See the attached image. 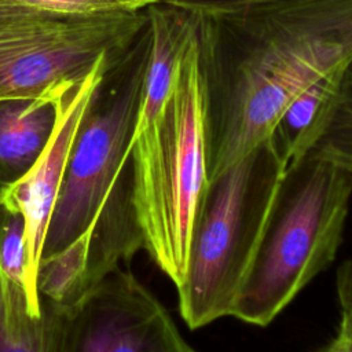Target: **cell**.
I'll return each mask as SVG.
<instances>
[{"label":"cell","instance_id":"cell-1","mask_svg":"<svg viewBox=\"0 0 352 352\" xmlns=\"http://www.w3.org/2000/svg\"><path fill=\"white\" fill-rule=\"evenodd\" d=\"M195 16L210 182L265 144L301 92L352 60V0H265Z\"/></svg>","mask_w":352,"mask_h":352},{"label":"cell","instance_id":"cell-2","mask_svg":"<svg viewBox=\"0 0 352 352\" xmlns=\"http://www.w3.org/2000/svg\"><path fill=\"white\" fill-rule=\"evenodd\" d=\"M129 148L132 198L143 249L177 289L186 279L192 230L209 183L195 28L180 56L164 116L135 131Z\"/></svg>","mask_w":352,"mask_h":352},{"label":"cell","instance_id":"cell-3","mask_svg":"<svg viewBox=\"0 0 352 352\" xmlns=\"http://www.w3.org/2000/svg\"><path fill=\"white\" fill-rule=\"evenodd\" d=\"M286 166L272 138L208 183L195 219L179 312L195 330L231 316L276 206Z\"/></svg>","mask_w":352,"mask_h":352},{"label":"cell","instance_id":"cell-4","mask_svg":"<svg viewBox=\"0 0 352 352\" xmlns=\"http://www.w3.org/2000/svg\"><path fill=\"white\" fill-rule=\"evenodd\" d=\"M351 197L352 176L314 153L286 173L232 318L268 326L334 261Z\"/></svg>","mask_w":352,"mask_h":352},{"label":"cell","instance_id":"cell-5","mask_svg":"<svg viewBox=\"0 0 352 352\" xmlns=\"http://www.w3.org/2000/svg\"><path fill=\"white\" fill-rule=\"evenodd\" d=\"M146 10L60 14L0 0V100H58L103 56L126 59Z\"/></svg>","mask_w":352,"mask_h":352},{"label":"cell","instance_id":"cell-6","mask_svg":"<svg viewBox=\"0 0 352 352\" xmlns=\"http://www.w3.org/2000/svg\"><path fill=\"white\" fill-rule=\"evenodd\" d=\"M146 51L144 32L118 89L106 100L99 99V91L81 118L48 221L40 261L91 231L109 198L132 179L129 146L140 99Z\"/></svg>","mask_w":352,"mask_h":352},{"label":"cell","instance_id":"cell-7","mask_svg":"<svg viewBox=\"0 0 352 352\" xmlns=\"http://www.w3.org/2000/svg\"><path fill=\"white\" fill-rule=\"evenodd\" d=\"M44 304V352H198L164 304L122 268L67 307Z\"/></svg>","mask_w":352,"mask_h":352},{"label":"cell","instance_id":"cell-8","mask_svg":"<svg viewBox=\"0 0 352 352\" xmlns=\"http://www.w3.org/2000/svg\"><path fill=\"white\" fill-rule=\"evenodd\" d=\"M126 59L103 56L80 84L56 102L55 128L43 154L22 179L0 190V201L19 210L26 220L29 265L34 280L45 231L77 128L87 109L102 89L109 73Z\"/></svg>","mask_w":352,"mask_h":352},{"label":"cell","instance_id":"cell-9","mask_svg":"<svg viewBox=\"0 0 352 352\" xmlns=\"http://www.w3.org/2000/svg\"><path fill=\"white\" fill-rule=\"evenodd\" d=\"M58 100H0V190L22 179L43 154L55 128Z\"/></svg>","mask_w":352,"mask_h":352},{"label":"cell","instance_id":"cell-10","mask_svg":"<svg viewBox=\"0 0 352 352\" xmlns=\"http://www.w3.org/2000/svg\"><path fill=\"white\" fill-rule=\"evenodd\" d=\"M41 305L34 315L23 289L0 271V352H44L48 312Z\"/></svg>","mask_w":352,"mask_h":352},{"label":"cell","instance_id":"cell-11","mask_svg":"<svg viewBox=\"0 0 352 352\" xmlns=\"http://www.w3.org/2000/svg\"><path fill=\"white\" fill-rule=\"evenodd\" d=\"M89 231L60 252L40 261L36 289L40 300L58 307L76 302L85 293Z\"/></svg>","mask_w":352,"mask_h":352},{"label":"cell","instance_id":"cell-12","mask_svg":"<svg viewBox=\"0 0 352 352\" xmlns=\"http://www.w3.org/2000/svg\"><path fill=\"white\" fill-rule=\"evenodd\" d=\"M309 153L342 168L352 176V60L340 73Z\"/></svg>","mask_w":352,"mask_h":352},{"label":"cell","instance_id":"cell-13","mask_svg":"<svg viewBox=\"0 0 352 352\" xmlns=\"http://www.w3.org/2000/svg\"><path fill=\"white\" fill-rule=\"evenodd\" d=\"M0 271L6 278L23 289L30 309L41 315L43 305L30 272L26 220L23 214L0 201Z\"/></svg>","mask_w":352,"mask_h":352},{"label":"cell","instance_id":"cell-14","mask_svg":"<svg viewBox=\"0 0 352 352\" xmlns=\"http://www.w3.org/2000/svg\"><path fill=\"white\" fill-rule=\"evenodd\" d=\"M60 14H98L132 10L122 0H8Z\"/></svg>","mask_w":352,"mask_h":352},{"label":"cell","instance_id":"cell-15","mask_svg":"<svg viewBox=\"0 0 352 352\" xmlns=\"http://www.w3.org/2000/svg\"><path fill=\"white\" fill-rule=\"evenodd\" d=\"M265 0H160L158 3L179 8L191 14H205L220 10L235 8L252 3H258Z\"/></svg>","mask_w":352,"mask_h":352},{"label":"cell","instance_id":"cell-16","mask_svg":"<svg viewBox=\"0 0 352 352\" xmlns=\"http://www.w3.org/2000/svg\"><path fill=\"white\" fill-rule=\"evenodd\" d=\"M315 352H352V309H341L336 334Z\"/></svg>","mask_w":352,"mask_h":352},{"label":"cell","instance_id":"cell-17","mask_svg":"<svg viewBox=\"0 0 352 352\" xmlns=\"http://www.w3.org/2000/svg\"><path fill=\"white\" fill-rule=\"evenodd\" d=\"M336 290L341 309H352V258L344 261L338 267Z\"/></svg>","mask_w":352,"mask_h":352},{"label":"cell","instance_id":"cell-18","mask_svg":"<svg viewBox=\"0 0 352 352\" xmlns=\"http://www.w3.org/2000/svg\"><path fill=\"white\" fill-rule=\"evenodd\" d=\"M132 10H146L147 7L158 3L160 0H122Z\"/></svg>","mask_w":352,"mask_h":352}]
</instances>
